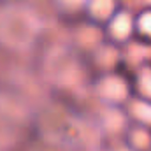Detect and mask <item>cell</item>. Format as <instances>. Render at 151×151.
Listing matches in <instances>:
<instances>
[{
    "mask_svg": "<svg viewBox=\"0 0 151 151\" xmlns=\"http://www.w3.org/2000/svg\"><path fill=\"white\" fill-rule=\"evenodd\" d=\"M130 113L137 121L144 125H151V100H144V99L134 100L130 104Z\"/></svg>",
    "mask_w": 151,
    "mask_h": 151,
    "instance_id": "cell-8",
    "label": "cell"
},
{
    "mask_svg": "<svg viewBox=\"0 0 151 151\" xmlns=\"http://www.w3.org/2000/svg\"><path fill=\"white\" fill-rule=\"evenodd\" d=\"M91 60L99 70H111L119 60V51L113 44H100L91 51Z\"/></svg>",
    "mask_w": 151,
    "mask_h": 151,
    "instance_id": "cell-4",
    "label": "cell"
},
{
    "mask_svg": "<svg viewBox=\"0 0 151 151\" xmlns=\"http://www.w3.org/2000/svg\"><path fill=\"white\" fill-rule=\"evenodd\" d=\"M104 35L113 44L127 42L134 35V14L130 11H116L113 18L106 23Z\"/></svg>",
    "mask_w": 151,
    "mask_h": 151,
    "instance_id": "cell-2",
    "label": "cell"
},
{
    "mask_svg": "<svg viewBox=\"0 0 151 151\" xmlns=\"http://www.w3.org/2000/svg\"><path fill=\"white\" fill-rule=\"evenodd\" d=\"M88 16L97 21V23H107L113 14L118 11V4L116 0H88L86 7Z\"/></svg>",
    "mask_w": 151,
    "mask_h": 151,
    "instance_id": "cell-5",
    "label": "cell"
},
{
    "mask_svg": "<svg viewBox=\"0 0 151 151\" xmlns=\"http://www.w3.org/2000/svg\"><path fill=\"white\" fill-rule=\"evenodd\" d=\"M95 93L99 99L109 104H119L128 99V83L118 74H106L95 83Z\"/></svg>",
    "mask_w": 151,
    "mask_h": 151,
    "instance_id": "cell-1",
    "label": "cell"
},
{
    "mask_svg": "<svg viewBox=\"0 0 151 151\" xmlns=\"http://www.w3.org/2000/svg\"><path fill=\"white\" fill-rule=\"evenodd\" d=\"M135 91L139 93L141 99L144 100H151V67L144 65L141 69H137L135 74Z\"/></svg>",
    "mask_w": 151,
    "mask_h": 151,
    "instance_id": "cell-6",
    "label": "cell"
},
{
    "mask_svg": "<svg viewBox=\"0 0 151 151\" xmlns=\"http://www.w3.org/2000/svg\"><path fill=\"white\" fill-rule=\"evenodd\" d=\"M134 141H135V144H139L141 148H144L148 144L150 137H148V134L144 130H134Z\"/></svg>",
    "mask_w": 151,
    "mask_h": 151,
    "instance_id": "cell-10",
    "label": "cell"
},
{
    "mask_svg": "<svg viewBox=\"0 0 151 151\" xmlns=\"http://www.w3.org/2000/svg\"><path fill=\"white\" fill-rule=\"evenodd\" d=\"M134 34L151 40V9H144L134 16Z\"/></svg>",
    "mask_w": 151,
    "mask_h": 151,
    "instance_id": "cell-7",
    "label": "cell"
},
{
    "mask_svg": "<svg viewBox=\"0 0 151 151\" xmlns=\"http://www.w3.org/2000/svg\"><path fill=\"white\" fill-rule=\"evenodd\" d=\"M104 30L99 28V25H81L76 30V44L83 51H93L97 49L104 40Z\"/></svg>",
    "mask_w": 151,
    "mask_h": 151,
    "instance_id": "cell-3",
    "label": "cell"
},
{
    "mask_svg": "<svg viewBox=\"0 0 151 151\" xmlns=\"http://www.w3.org/2000/svg\"><path fill=\"white\" fill-rule=\"evenodd\" d=\"M86 2L88 0H56V4L60 5V9H63L65 12H70V14H77L79 11H83L86 7Z\"/></svg>",
    "mask_w": 151,
    "mask_h": 151,
    "instance_id": "cell-9",
    "label": "cell"
}]
</instances>
